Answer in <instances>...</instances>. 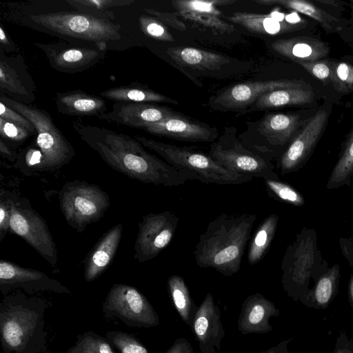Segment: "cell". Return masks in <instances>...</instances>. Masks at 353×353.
I'll return each instance as SVG.
<instances>
[{"mask_svg":"<svg viewBox=\"0 0 353 353\" xmlns=\"http://www.w3.org/2000/svg\"><path fill=\"white\" fill-rule=\"evenodd\" d=\"M331 83L339 92H353V66L346 62L334 61Z\"/></svg>","mask_w":353,"mask_h":353,"instance_id":"f35d334b","label":"cell"},{"mask_svg":"<svg viewBox=\"0 0 353 353\" xmlns=\"http://www.w3.org/2000/svg\"><path fill=\"white\" fill-rule=\"evenodd\" d=\"M272 48L276 52L298 63L321 59L330 52L327 43L310 37L278 39L272 43Z\"/></svg>","mask_w":353,"mask_h":353,"instance_id":"d4e9b609","label":"cell"},{"mask_svg":"<svg viewBox=\"0 0 353 353\" xmlns=\"http://www.w3.org/2000/svg\"><path fill=\"white\" fill-rule=\"evenodd\" d=\"M59 199L65 221L78 232L99 221L110 205L109 195L100 187L79 180L65 183Z\"/></svg>","mask_w":353,"mask_h":353,"instance_id":"52a82bcc","label":"cell"},{"mask_svg":"<svg viewBox=\"0 0 353 353\" xmlns=\"http://www.w3.org/2000/svg\"><path fill=\"white\" fill-rule=\"evenodd\" d=\"M228 19L249 31L269 35L299 30L303 28L305 22L296 12L284 14L276 11L270 14L236 12Z\"/></svg>","mask_w":353,"mask_h":353,"instance_id":"7402d4cb","label":"cell"},{"mask_svg":"<svg viewBox=\"0 0 353 353\" xmlns=\"http://www.w3.org/2000/svg\"><path fill=\"white\" fill-rule=\"evenodd\" d=\"M22 289L28 294L37 292H52L71 294L69 289L45 273L29 268L21 267L13 262L0 260V290L8 294L14 289Z\"/></svg>","mask_w":353,"mask_h":353,"instance_id":"2e32d148","label":"cell"},{"mask_svg":"<svg viewBox=\"0 0 353 353\" xmlns=\"http://www.w3.org/2000/svg\"><path fill=\"white\" fill-rule=\"evenodd\" d=\"M120 353H150L134 336L122 331H108L105 336Z\"/></svg>","mask_w":353,"mask_h":353,"instance_id":"d590c367","label":"cell"},{"mask_svg":"<svg viewBox=\"0 0 353 353\" xmlns=\"http://www.w3.org/2000/svg\"><path fill=\"white\" fill-rule=\"evenodd\" d=\"M0 154L10 161L14 162L18 158L16 151L10 148L3 139H0Z\"/></svg>","mask_w":353,"mask_h":353,"instance_id":"f907efd6","label":"cell"},{"mask_svg":"<svg viewBox=\"0 0 353 353\" xmlns=\"http://www.w3.org/2000/svg\"><path fill=\"white\" fill-rule=\"evenodd\" d=\"M123 232L118 223L104 233L84 259V279L91 282L100 276L110 265L117 253Z\"/></svg>","mask_w":353,"mask_h":353,"instance_id":"cb8c5ba5","label":"cell"},{"mask_svg":"<svg viewBox=\"0 0 353 353\" xmlns=\"http://www.w3.org/2000/svg\"><path fill=\"white\" fill-rule=\"evenodd\" d=\"M278 221V215L271 214L255 230L250 240L248 250V261L250 265L258 263L268 252L275 235Z\"/></svg>","mask_w":353,"mask_h":353,"instance_id":"1f68e13d","label":"cell"},{"mask_svg":"<svg viewBox=\"0 0 353 353\" xmlns=\"http://www.w3.org/2000/svg\"><path fill=\"white\" fill-rule=\"evenodd\" d=\"M315 93L310 84L303 86L281 88L261 96L246 110H264L289 105H301L314 101Z\"/></svg>","mask_w":353,"mask_h":353,"instance_id":"83f0119b","label":"cell"},{"mask_svg":"<svg viewBox=\"0 0 353 353\" xmlns=\"http://www.w3.org/2000/svg\"><path fill=\"white\" fill-rule=\"evenodd\" d=\"M256 219L255 214L217 216L208 223L195 246L196 265L213 268L225 276L237 273Z\"/></svg>","mask_w":353,"mask_h":353,"instance_id":"7a4b0ae2","label":"cell"},{"mask_svg":"<svg viewBox=\"0 0 353 353\" xmlns=\"http://www.w3.org/2000/svg\"><path fill=\"white\" fill-rule=\"evenodd\" d=\"M0 118L25 129L30 132L31 135L37 134L36 129L30 120L2 102H0Z\"/></svg>","mask_w":353,"mask_h":353,"instance_id":"60d3db41","label":"cell"},{"mask_svg":"<svg viewBox=\"0 0 353 353\" xmlns=\"http://www.w3.org/2000/svg\"><path fill=\"white\" fill-rule=\"evenodd\" d=\"M168 290L173 305L182 321L192 327L196 310L185 280L181 276L171 275L168 279Z\"/></svg>","mask_w":353,"mask_h":353,"instance_id":"d6a6232c","label":"cell"},{"mask_svg":"<svg viewBox=\"0 0 353 353\" xmlns=\"http://www.w3.org/2000/svg\"><path fill=\"white\" fill-rule=\"evenodd\" d=\"M144 11L148 14L163 23L179 31L186 30V25L179 19L176 12H165L153 8H144Z\"/></svg>","mask_w":353,"mask_h":353,"instance_id":"ee69618b","label":"cell"},{"mask_svg":"<svg viewBox=\"0 0 353 353\" xmlns=\"http://www.w3.org/2000/svg\"><path fill=\"white\" fill-rule=\"evenodd\" d=\"M348 300L353 310V274H351L348 283Z\"/></svg>","mask_w":353,"mask_h":353,"instance_id":"f5cc1de1","label":"cell"},{"mask_svg":"<svg viewBox=\"0 0 353 353\" xmlns=\"http://www.w3.org/2000/svg\"><path fill=\"white\" fill-rule=\"evenodd\" d=\"M339 276V267L335 265L317 279L314 286L299 301L309 308H327L338 294Z\"/></svg>","mask_w":353,"mask_h":353,"instance_id":"f1b7e54d","label":"cell"},{"mask_svg":"<svg viewBox=\"0 0 353 353\" xmlns=\"http://www.w3.org/2000/svg\"><path fill=\"white\" fill-rule=\"evenodd\" d=\"M332 353H353V339L344 331L337 336Z\"/></svg>","mask_w":353,"mask_h":353,"instance_id":"bcb514c9","label":"cell"},{"mask_svg":"<svg viewBox=\"0 0 353 353\" xmlns=\"http://www.w3.org/2000/svg\"><path fill=\"white\" fill-rule=\"evenodd\" d=\"M279 314L274 303L262 294H250L242 303L237 320L238 330L242 334L268 333L273 329L270 319Z\"/></svg>","mask_w":353,"mask_h":353,"instance_id":"603a6c76","label":"cell"},{"mask_svg":"<svg viewBox=\"0 0 353 353\" xmlns=\"http://www.w3.org/2000/svg\"><path fill=\"white\" fill-rule=\"evenodd\" d=\"M144 147L161 156L170 165L187 172L192 180L217 185H240L253 177L228 170L208 154L193 147L177 146L134 135Z\"/></svg>","mask_w":353,"mask_h":353,"instance_id":"5b68a950","label":"cell"},{"mask_svg":"<svg viewBox=\"0 0 353 353\" xmlns=\"http://www.w3.org/2000/svg\"><path fill=\"white\" fill-rule=\"evenodd\" d=\"M73 8L79 12L93 15L103 19H114V12L110 9L114 7L130 6L134 0H67Z\"/></svg>","mask_w":353,"mask_h":353,"instance_id":"e575fe53","label":"cell"},{"mask_svg":"<svg viewBox=\"0 0 353 353\" xmlns=\"http://www.w3.org/2000/svg\"><path fill=\"white\" fill-rule=\"evenodd\" d=\"M139 25L143 33L148 37L167 42L174 40L166 26L150 15H141L139 18Z\"/></svg>","mask_w":353,"mask_h":353,"instance_id":"74e56055","label":"cell"},{"mask_svg":"<svg viewBox=\"0 0 353 353\" xmlns=\"http://www.w3.org/2000/svg\"><path fill=\"white\" fill-rule=\"evenodd\" d=\"M353 175V127L345 142L338 161L329 178L327 188L333 189L347 183Z\"/></svg>","mask_w":353,"mask_h":353,"instance_id":"836d02e7","label":"cell"},{"mask_svg":"<svg viewBox=\"0 0 353 353\" xmlns=\"http://www.w3.org/2000/svg\"><path fill=\"white\" fill-rule=\"evenodd\" d=\"M192 330L201 353H216L221 350L225 330L221 311L212 294L208 292L194 314Z\"/></svg>","mask_w":353,"mask_h":353,"instance_id":"ac0fdd59","label":"cell"},{"mask_svg":"<svg viewBox=\"0 0 353 353\" xmlns=\"http://www.w3.org/2000/svg\"><path fill=\"white\" fill-rule=\"evenodd\" d=\"M235 2V0H174L172 3L177 14L184 19L220 33H230L234 27L221 19L217 7Z\"/></svg>","mask_w":353,"mask_h":353,"instance_id":"44dd1931","label":"cell"},{"mask_svg":"<svg viewBox=\"0 0 353 353\" xmlns=\"http://www.w3.org/2000/svg\"><path fill=\"white\" fill-rule=\"evenodd\" d=\"M334 61L316 60L310 62L299 63L310 74L323 81L324 83L332 82Z\"/></svg>","mask_w":353,"mask_h":353,"instance_id":"ab89813d","label":"cell"},{"mask_svg":"<svg viewBox=\"0 0 353 353\" xmlns=\"http://www.w3.org/2000/svg\"><path fill=\"white\" fill-rule=\"evenodd\" d=\"M0 102L23 114L34 125L37 132L35 145L41 153L37 171H55L74 157L72 145L45 110L20 103L6 95H1Z\"/></svg>","mask_w":353,"mask_h":353,"instance_id":"8992f818","label":"cell"},{"mask_svg":"<svg viewBox=\"0 0 353 353\" xmlns=\"http://www.w3.org/2000/svg\"><path fill=\"white\" fill-rule=\"evenodd\" d=\"M0 91L20 103L31 104L35 100L34 83L21 55L8 56L0 50Z\"/></svg>","mask_w":353,"mask_h":353,"instance_id":"e0dca14e","label":"cell"},{"mask_svg":"<svg viewBox=\"0 0 353 353\" xmlns=\"http://www.w3.org/2000/svg\"><path fill=\"white\" fill-rule=\"evenodd\" d=\"M91 341L98 353H114L112 345L108 340L92 331H88Z\"/></svg>","mask_w":353,"mask_h":353,"instance_id":"7dc6e473","label":"cell"},{"mask_svg":"<svg viewBox=\"0 0 353 353\" xmlns=\"http://www.w3.org/2000/svg\"><path fill=\"white\" fill-rule=\"evenodd\" d=\"M99 96L115 102L168 103L178 105L174 99L168 97L139 83L114 87L101 92Z\"/></svg>","mask_w":353,"mask_h":353,"instance_id":"f546056e","label":"cell"},{"mask_svg":"<svg viewBox=\"0 0 353 353\" xmlns=\"http://www.w3.org/2000/svg\"><path fill=\"white\" fill-rule=\"evenodd\" d=\"M265 184L270 196L296 206L302 205L304 199L290 185L278 180H265Z\"/></svg>","mask_w":353,"mask_h":353,"instance_id":"8d00e7d4","label":"cell"},{"mask_svg":"<svg viewBox=\"0 0 353 353\" xmlns=\"http://www.w3.org/2000/svg\"><path fill=\"white\" fill-rule=\"evenodd\" d=\"M214 160L229 170L238 174L278 180L272 161L247 148L236 137V130L225 128L217 141L210 145L208 153Z\"/></svg>","mask_w":353,"mask_h":353,"instance_id":"ba28073f","label":"cell"},{"mask_svg":"<svg viewBox=\"0 0 353 353\" xmlns=\"http://www.w3.org/2000/svg\"><path fill=\"white\" fill-rule=\"evenodd\" d=\"M66 353H98L94 347L88 332L79 334L77 337V341Z\"/></svg>","mask_w":353,"mask_h":353,"instance_id":"f6af8a7d","label":"cell"},{"mask_svg":"<svg viewBox=\"0 0 353 353\" xmlns=\"http://www.w3.org/2000/svg\"><path fill=\"white\" fill-rule=\"evenodd\" d=\"M72 127L106 164L132 179L168 187L192 180L187 172L147 152L134 137L104 127L86 125L80 120L74 121Z\"/></svg>","mask_w":353,"mask_h":353,"instance_id":"6da1fadb","label":"cell"},{"mask_svg":"<svg viewBox=\"0 0 353 353\" xmlns=\"http://www.w3.org/2000/svg\"><path fill=\"white\" fill-rule=\"evenodd\" d=\"M292 340V338L282 341L276 345L271 347L259 353H290L288 349V345Z\"/></svg>","mask_w":353,"mask_h":353,"instance_id":"816d5d0a","label":"cell"},{"mask_svg":"<svg viewBox=\"0 0 353 353\" xmlns=\"http://www.w3.org/2000/svg\"><path fill=\"white\" fill-rule=\"evenodd\" d=\"M9 232L17 234L32 247L52 267H57V250L46 221L29 201L10 192Z\"/></svg>","mask_w":353,"mask_h":353,"instance_id":"9c48e42d","label":"cell"},{"mask_svg":"<svg viewBox=\"0 0 353 353\" xmlns=\"http://www.w3.org/2000/svg\"><path fill=\"white\" fill-rule=\"evenodd\" d=\"M179 221L177 214L172 211L145 215L138 224L134 259L143 263L157 256L172 240Z\"/></svg>","mask_w":353,"mask_h":353,"instance_id":"7c38bea8","label":"cell"},{"mask_svg":"<svg viewBox=\"0 0 353 353\" xmlns=\"http://www.w3.org/2000/svg\"><path fill=\"white\" fill-rule=\"evenodd\" d=\"M306 84L303 81L295 79L246 81L232 85L216 94L210 98L209 104L210 108L219 111H243L267 92Z\"/></svg>","mask_w":353,"mask_h":353,"instance_id":"4fadbf2b","label":"cell"},{"mask_svg":"<svg viewBox=\"0 0 353 353\" xmlns=\"http://www.w3.org/2000/svg\"><path fill=\"white\" fill-rule=\"evenodd\" d=\"M0 135L3 139L21 143L31 134L25 129L0 118Z\"/></svg>","mask_w":353,"mask_h":353,"instance_id":"b9f144b4","label":"cell"},{"mask_svg":"<svg viewBox=\"0 0 353 353\" xmlns=\"http://www.w3.org/2000/svg\"><path fill=\"white\" fill-rule=\"evenodd\" d=\"M171 108L153 103L115 102L112 110L99 119L134 128H143L176 114Z\"/></svg>","mask_w":353,"mask_h":353,"instance_id":"d6986e66","label":"cell"},{"mask_svg":"<svg viewBox=\"0 0 353 353\" xmlns=\"http://www.w3.org/2000/svg\"><path fill=\"white\" fill-rule=\"evenodd\" d=\"M167 53L179 65L199 71L218 70L230 62L224 55L192 47H170Z\"/></svg>","mask_w":353,"mask_h":353,"instance_id":"4316f807","label":"cell"},{"mask_svg":"<svg viewBox=\"0 0 353 353\" xmlns=\"http://www.w3.org/2000/svg\"><path fill=\"white\" fill-rule=\"evenodd\" d=\"M10 191L0 190V241H2L10 229Z\"/></svg>","mask_w":353,"mask_h":353,"instance_id":"7bdbcfd3","label":"cell"},{"mask_svg":"<svg viewBox=\"0 0 353 353\" xmlns=\"http://www.w3.org/2000/svg\"><path fill=\"white\" fill-rule=\"evenodd\" d=\"M54 101L58 112L68 116L98 117L107 110L103 98L81 90L58 92Z\"/></svg>","mask_w":353,"mask_h":353,"instance_id":"484cf974","label":"cell"},{"mask_svg":"<svg viewBox=\"0 0 353 353\" xmlns=\"http://www.w3.org/2000/svg\"><path fill=\"white\" fill-rule=\"evenodd\" d=\"M352 3H353V1H352Z\"/></svg>","mask_w":353,"mask_h":353,"instance_id":"11a10c76","label":"cell"},{"mask_svg":"<svg viewBox=\"0 0 353 353\" xmlns=\"http://www.w3.org/2000/svg\"><path fill=\"white\" fill-rule=\"evenodd\" d=\"M163 353H194L193 347L185 338H178L170 347Z\"/></svg>","mask_w":353,"mask_h":353,"instance_id":"c3c4849f","label":"cell"},{"mask_svg":"<svg viewBox=\"0 0 353 353\" xmlns=\"http://www.w3.org/2000/svg\"><path fill=\"white\" fill-rule=\"evenodd\" d=\"M306 121L296 113H268L259 123V137L242 143L272 161L276 155V148L289 142Z\"/></svg>","mask_w":353,"mask_h":353,"instance_id":"8fae6325","label":"cell"},{"mask_svg":"<svg viewBox=\"0 0 353 353\" xmlns=\"http://www.w3.org/2000/svg\"><path fill=\"white\" fill-rule=\"evenodd\" d=\"M329 113L321 109L308 119L282 154L277 168L282 174L298 170L308 158L327 123Z\"/></svg>","mask_w":353,"mask_h":353,"instance_id":"5bb4252c","label":"cell"},{"mask_svg":"<svg viewBox=\"0 0 353 353\" xmlns=\"http://www.w3.org/2000/svg\"><path fill=\"white\" fill-rule=\"evenodd\" d=\"M102 310L107 319H118L129 327H152L160 323L154 308L134 286L115 283L103 301Z\"/></svg>","mask_w":353,"mask_h":353,"instance_id":"30bf717a","label":"cell"},{"mask_svg":"<svg viewBox=\"0 0 353 353\" xmlns=\"http://www.w3.org/2000/svg\"><path fill=\"white\" fill-rule=\"evenodd\" d=\"M0 50L4 52H16L17 46L8 37L2 26H0Z\"/></svg>","mask_w":353,"mask_h":353,"instance_id":"681fc988","label":"cell"},{"mask_svg":"<svg viewBox=\"0 0 353 353\" xmlns=\"http://www.w3.org/2000/svg\"><path fill=\"white\" fill-rule=\"evenodd\" d=\"M142 129L153 135L192 142H212L219 134L215 128L180 113L148 124Z\"/></svg>","mask_w":353,"mask_h":353,"instance_id":"ffe728a7","label":"cell"},{"mask_svg":"<svg viewBox=\"0 0 353 353\" xmlns=\"http://www.w3.org/2000/svg\"><path fill=\"white\" fill-rule=\"evenodd\" d=\"M34 45L44 52L52 68L65 73L81 72L105 57V49L96 46L85 47L65 42Z\"/></svg>","mask_w":353,"mask_h":353,"instance_id":"9a60e30c","label":"cell"},{"mask_svg":"<svg viewBox=\"0 0 353 353\" xmlns=\"http://www.w3.org/2000/svg\"><path fill=\"white\" fill-rule=\"evenodd\" d=\"M46 301L18 292L0 303L1 345L3 353H48Z\"/></svg>","mask_w":353,"mask_h":353,"instance_id":"3957f363","label":"cell"},{"mask_svg":"<svg viewBox=\"0 0 353 353\" xmlns=\"http://www.w3.org/2000/svg\"><path fill=\"white\" fill-rule=\"evenodd\" d=\"M317 2L319 3H323V4H328V5H330V4H334V5H337L338 3H339V1H335L334 0H329V1H325V0H319L317 1Z\"/></svg>","mask_w":353,"mask_h":353,"instance_id":"db71d44e","label":"cell"},{"mask_svg":"<svg viewBox=\"0 0 353 353\" xmlns=\"http://www.w3.org/2000/svg\"><path fill=\"white\" fill-rule=\"evenodd\" d=\"M254 1L263 6H282L305 14L316 20L329 32H335L341 28V21L310 1L305 0H255Z\"/></svg>","mask_w":353,"mask_h":353,"instance_id":"4dcf8cb0","label":"cell"},{"mask_svg":"<svg viewBox=\"0 0 353 353\" xmlns=\"http://www.w3.org/2000/svg\"><path fill=\"white\" fill-rule=\"evenodd\" d=\"M29 22L38 30L106 49V43L119 40L121 26L108 19L82 12H58L30 14Z\"/></svg>","mask_w":353,"mask_h":353,"instance_id":"277c9868","label":"cell"}]
</instances>
